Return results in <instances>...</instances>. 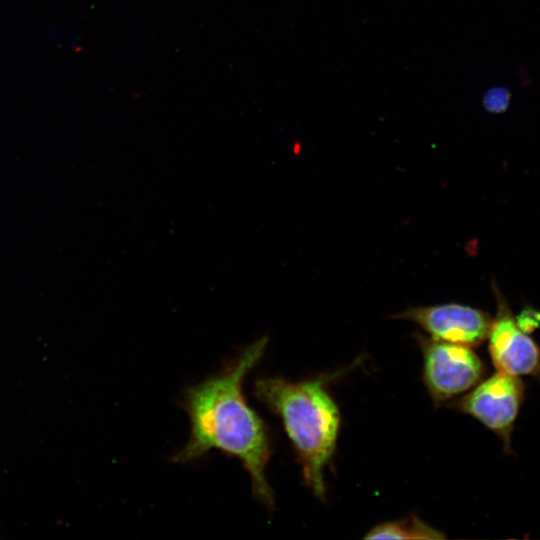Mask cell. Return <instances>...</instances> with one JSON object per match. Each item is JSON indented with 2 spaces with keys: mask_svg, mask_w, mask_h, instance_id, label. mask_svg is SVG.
Wrapping results in <instances>:
<instances>
[{
  "mask_svg": "<svg viewBox=\"0 0 540 540\" xmlns=\"http://www.w3.org/2000/svg\"><path fill=\"white\" fill-rule=\"evenodd\" d=\"M268 337L248 345L221 372L185 391L183 407L191 432L187 444L176 453V463L194 461L212 449L237 458L249 472L255 497L269 510L274 495L266 478L271 440L265 422L246 401L243 383L263 357Z\"/></svg>",
  "mask_w": 540,
  "mask_h": 540,
  "instance_id": "obj_1",
  "label": "cell"
},
{
  "mask_svg": "<svg viewBox=\"0 0 540 540\" xmlns=\"http://www.w3.org/2000/svg\"><path fill=\"white\" fill-rule=\"evenodd\" d=\"M253 392L281 419L306 485L323 499L324 469L334 453L340 426L338 407L324 381L262 377L255 381Z\"/></svg>",
  "mask_w": 540,
  "mask_h": 540,
  "instance_id": "obj_2",
  "label": "cell"
},
{
  "mask_svg": "<svg viewBox=\"0 0 540 540\" xmlns=\"http://www.w3.org/2000/svg\"><path fill=\"white\" fill-rule=\"evenodd\" d=\"M423 354V379L435 403L472 387L484 375V364L471 347L417 335Z\"/></svg>",
  "mask_w": 540,
  "mask_h": 540,
  "instance_id": "obj_3",
  "label": "cell"
},
{
  "mask_svg": "<svg viewBox=\"0 0 540 540\" xmlns=\"http://www.w3.org/2000/svg\"><path fill=\"white\" fill-rule=\"evenodd\" d=\"M524 396L518 376L497 371L457 402V408L508 443Z\"/></svg>",
  "mask_w": 540,
  "mask_h": 540,
  "instance_id": "obj_4",
  "label": "cell"
},
{
  "mask_svg": "<svg viewBox=\"0 0 540 540\" xmlns=\"http://www.w3.org/2000/svg\"><path fill=\"white\" fill-rule=\"evenodd\" d=\"M391 317L415 322L433 339L468 347L488 337L492 322L484 311L458 303L410 307Z\"/></svg>",
  "mask_w": 540,
  "mask_h": 540,
  "instance_id": "obj_5",
  "label": "cell"
},
{
  "mask_svg": "<svg viewBox=\"0 0 540 540\" xmlns=\"http://www.w3.org/2000/svg\"><path fill=\"white\" fill-rule=\"evenodd\" d=\"M489 353L499 372L514 376L540 371V349L512 317L506 303L498 298L497 316L488 333Z\"/></svg>",
  "mask_w": 540,
  "mask_h": 540,
  "instance_id": "obj_6",
  "label": "cell"
},
{
  "mask_svg": "<svg viewBox=\"0 0 540 540\" xmlns=\"http://www.w3.org/2000/svg\"><path fill=\"white\" fill-rule=\"evenodd\" d=\"M445 535L426 524L419 517L410 515L403 519L381 523L370 529L365 539H442Z\"/></svg>",
  "mask_w": 540,
  "mask_h": 540,
  "instance_id": "obj_7",
  "label": "cell"
},
{
  "mask_svg": "<svg viewBox=\"0 0 540 540\" xmlns=\"http://www.w3.org/2000/svg\"><path fill=\"white\" fill-rule=\"evenodd\" d=\"M509 97L504 91H491L487 94L484 103L488 110L492 112H501L508 105Z\"/></svg>",
  "mask_w": 540,
  "mask_h": 540,
  "instance_id": "obj_8",
  "label": "cell"
}]
</instances>
